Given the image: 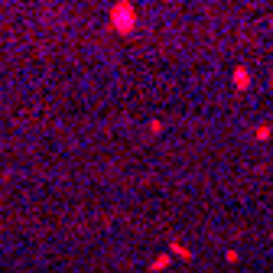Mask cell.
Masks as SVG:
<instances>
[{
    "label": "cell",
    "instance_id": "obj_2",
    "mask_svg": "<svg viewBox=\"0 0 273 273\" xmlns=\"http://www.w3.org/2000/svg\"><path fill=\"white\" fill-rule=\"evenodd\" d=\"M231 81H234V88H238V91H247V88H250V81H254V75H250L247 65H234Z\"/></svg>",
    "mask_w": 273,
    "mask_h": 273
},
{
    "label": "cell",
    "instance_id": "obj_5",
    "mask_svg": "<svg viewBox=\"0 0 273 273\" xmlns=\"http://www.w3.org/2000/svg\"><path fill=\"white\" fill-rule=\"evenodd\" d=\"M270 134H273L270 127H257V140H267V136H270Z\"/></svg>",
    "mask_w": 273,
    "mask_h": 273
},
{
    "label": "cell",
    "instance_id": "obj_1",
    "mask_svg": "<svg viewBox=\"0 0 273 273\" xmlns=\"http://www.w3.org/2000/svg\"><path fill=\"white\" fill-rule=\"evenodd\" d=\"M114 26L121 33H130L136 26V13H134V7H127V3H121V7L114 10Z\"/></svg>",
    "mask_w": 273,
    "mask_h": 273
},
{
    "label": "cell",
    "instance_id": "obj_3",
    "mask_svg": "<svg viewBox=\"0 0 273 273\" xmlns=\"http://www.w3.org/2000/svg\"><path fill=\"white\" fill-rule=\"evenodd\" d=\"M172 254H176V257H182V260H189V257H192V250H189V247H182V244H172Z\"/></svg>",
    "mask_w": 273,
    "mask_h": 273
},
{
    "label": "cell",
    "instance_id": "obj_4",
    "mask_svg": "<svg viewBox=\"0 0 273 273\" xmlns=\"http://www.w3.org/2000/svg\"><path fill=\"white\" fill-rule=\"evenodd\" d=\"M166 267H169V257H156L153 260V270H166Z\"/></svg>",
    "mask_w": 273,
    "mask_h": 273
}]
</instances>
